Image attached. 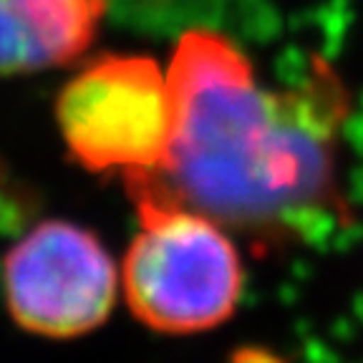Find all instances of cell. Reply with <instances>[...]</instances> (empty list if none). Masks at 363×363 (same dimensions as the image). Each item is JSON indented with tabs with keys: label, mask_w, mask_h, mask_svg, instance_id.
Wrapping results in <instances>:
<instances>
[{
	"label": "cell",
	"mask_w": 363,
	"mask_h": 363,
	"mask_svg": "<svg viewBox=\"0 0 363 363\" xmlns=\"http://www.w3.org/2000/svg\"><path fill=\"white\" fill-rule=\"evenodd\" d=\"M169 149L157 169L129 172L149 189L220 225H262L301 212L330 182L328 131L303 101L272 96L230 40L189 30L169 66Z\"/></svg>",
	"instance_id": "cell-1"
},
{
	"label": "cell",
	"mask_w": 363,
	"mask_h": 363,
	"mask_svg": "<svg viewBox=\"0 0 363 363\" xmlns=\"http://www.w3.org/2000/svg\"><path fill=\"white\" fill-rule=\"evenodd\" d=\"M142 230L124 260L134 315L162 333H197L233 315L242 262L217 220L149 189H129Z\"/></svg>",
	"instance_id": "cell-2"
},
{
	"label": "cell",
	"mask_w": 363,
	"mask_h": 363,
	"mask_svg": "<svg viewBox=\"0 0 363 363\" xmlns=\"http://www.w3.org/2000/svg\"><path fill=\"white\" fill-rule=\"evenodd\" d=\"M58 126L86 169H157L174 126L169 79L152 58L101 56L61 91Z\"/></svg>",
	"instance_id": "cell-3"
},
{
	"label": "cell",
	"mask_w": 363,
	"mask_h": 363,
	"mask_svg": "<svg viewBox=\"0 0 363 363\" xmlns=\"http://www.w3.org/2000/svg\"><path fill=\"white\" fill-rule=\"evenodd\" d=\"M3 293L18 325L71 338L106 320L116 301V267L89 230L43 222L6 255Z\"/></svg>",
	"instance_id": "cell-4"
},
{
	"label": "cell",
	"mask_w": 363,
	"mask_h": 363,
	"mask_svg": "<svg viewBox=\"0 0 363 363\" xmlns=\"http://www.w3.org/2000/svg\"><path fill=\"white\" fill-rule=\"evenodd\" d=\"M101 13L104 0H0V74L76 61Z\"/></svg>",
	"instance_id": "cell-5"
},
{
	"label": "cell",
	"mask_w": 363,
	"mask_h": 363,
	"mask_svg": "<svg viewBox=\"0 0 363 363\" xmlns=\"http://www.w3.org/2000/svg\"><path fill=\"white\" fill-rule=\"evenodd\" d=\"M0 187H3V177H0Z\"/></svg>",
	"instance_id": "cell-6"
}]
</instances>
